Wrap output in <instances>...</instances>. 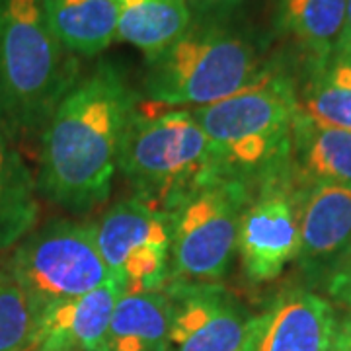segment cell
<instances>
[{
    "mask_svg": "<svg viewBox=\"0 0 351 351\" xmlns=\"http://www.w3.org/2000/svg\"><path fill=\"white\" fill-rule=\"evenodd\" d=\"M38 330V316L22 287L0 265V351H27Z\"/></svg>",
    "mask_w": 351,
    "mask_h": 351,
    "instance_id": "44dd1931",
    "label": "cell"
},
{
    "mask_svg": "<svg viewBox=\"0 0 351 351\" xmlns=\"http://www.w3.org/2000/svg\"><path fill=\"white\" fill-rule=\"evenodd\" d=\"M346 55H348V53H346Z\"/></svg>",
    "mask_w": 351,
    "mask_h": 351,
    "instance_id": "484cf974",
    "label": "cell"
},
{
    "mask_svg": "<svg viewBox=\"0 0 351 351\" xmlns=\"http://www.w3.org/2000/svg\"><path fill=\"white\" fill-rule=\"evenodd\" d=\"M6 269L36 316L55 302L86 295L113 277L96 242V225L69 219L49 221L25 234L12 248Z\"/></svg>",
    "mask_w": 351,
    "mask_h": 351,
    "instance_id": "8992f818",
    "label": "cell"
},
{
    "mask_svg": "<svg viewBox=\"0 0 351 351\" xmlns=\"http://www.w3.org/2000/svg\"><path fill=\"white\" fill-rule=\"evenodd\" d=\"M51 29L75 57H96L117 39L113 0H41Z\"/></svg>",
    "mask_w": 351,
    "mask_h": 351,
    "instance_id": "ac0fdd59",
    "label": "cell"
},
{
    "mask_svg": "<svg viewBox=\"0 0 351 351\" xmlns=\"http://www.w3.org/2000/svg\"><path fill=\"white\" fill-rule=\"evenodd\" d=\"M78 76L41 0H0V129L8 138L41 137Z\"/></svg>",
    "mask_w": 351,
    "mask_h": 351,
    "instance_id": "3957f363",
    "label": "cell"
},
{
    "mask_svg": "<svg viewBox=\"0 0 351 351\" xmlns=\"http://www.w3.org/2000/svg\"><path fill=\"white\" fill-rule=\"evenodd\" d=\"M96 225L101 258L125 293L164 291L170 283L172 215L137 197L110 207Z\"/></svg>",
    "mask_w": 351,
    "mask_h": 351,
    "instance_id": "ba28073f",
    "label": "cell"
},
{
    "mask_svg": "<svg viewBox=\"0 0 351 351\" xmlns=\"http://www.w3.org/2000/svg\"><path fill=\"white\" fill-rule=\"evenodd\" d=\"M170 313L166 291L123 293L113 308L104 351H166Z\"/></svg>",
    "mask_w": 351,
    "mask_h": 351,
    "instance_id": "e0dca14e",
    "label": "cell"
},
{
    "mask_svg": "<svg viewBox=\"0 0 351 351\" xmlns=\"http://www.w3.org/2000/svg\"><path fill=\"white\" fill-rule=\"evenodd\" d=\"M191 115L211 141L223 178L252 188L287 174L297 117L289 76L267 66L250 86Z\"/></svg>",
    "mask_w": 351,
    "mask_h": 351,
    "instance_id": "277c9868",
    "label": "cell"
},
{
    "mask_svg": "<svg viewBox=\"0 0 351 351\" xmlns=\"http://www.w3.org/2000/svg\"><path fill=\"white\" fill-rule=\"evenodd\" d=\"M297 113L313 123L351 131V55L334 53L313 66V76L301 94Z\"/></svg>",
    "mask_w": 351,
    "mask_h": 351,
    "instance_id": "ffe728a7",
    "label": "cell"
},
{
    "mask_svg": "<svg viewBox=\"0 0 351 351\" xmlns=\"http://www.w3.org/2000/svg\"><path fill=\"white\" fill-rule=\"evenodd\" d=\"M346 4L348 0H276L274 25L314 66L328 61L338 47Z\"/></svg>",
    "mask_w": 351,
    "mask_h": 351,
    "instance_id": "9a60e30c",
    "label": "cell"
},
{
    "mask_svg": "<svg viewBox=\"0 0 351 351\" xmlns=\"http://www.w3.org/2000/svg\"><path fill=\"white\" fill-rule=\"evenodd\" d=\"M336 320L324 297L291 289L250 318L242 351H328Z\"/></svg>",
    "mask_w": 351,
    "mask_h": 351,
    "instance_id": "8fae6325",
    "label": "cell"
},
{
    "mask_svg": "<svg viewBox=\"0 0 351 351\" xmlns=\"http://www.w3.org/2000/svg\"><path fill=\"white\" fill-rule=\"evenodd\" d=\"M117 39L137 47L145 59L174 43L191 22L188 0H113Z\"/></svg>",
    "mask_w": 351,
    "mask_h": 351,
    "instance_id": "d6986e66",
    "label": "cell"
},
{
    "mask_svg": "<svg viewBox=\"0 0 351 351\" xmlns=\"http://www.w3.org/2000/svg\"><path fill=\"white\" fill-rule=\"evenodd\" d=\"M334 53H348V55H351V0H348V4H346V22H343L338 47H336Z\"/></svg>",
    "mask_w": 351,
    "mask_h": 351,
    "instance_id": "cb8c5ba5",
    "label": "cell"
},
{
    "mask_svg": "<svg viewBox=\"0 0 351 351\" xmlns=\"http://www.w3.org/2000/svg\"><path fill=\"white\" fill-rule=\"evenodd\" d=\"M326 291L332 301L351 311V252L328 277Z\"/></svg>",
    "mask_w": 351,
    "mask_h": 351,
    "instance_id": "7402d4cb",
    "label": "cell"
},
{
    "mask_svg": "<svg viewBox=\"0 0 351 351\" xmlns=\"http://www.w3.org/2000/svg\"><path fill=\"white\" fill-rule=\"evenodd\" d=\"M301 248L299 201L289 188V178L260 184L244 209L239 232V256L254 283L274 281L285 265L297 260Z\"/></svg>",
    "mask_w": 351,
    "mask_h": 351,
    "instance_id": "9c48e42d",
    "label": "cell"
},
{
    "mask_svg": "<svg viewBox=\"0 0 351 351\" xmlns=\"http://www.w3.org/2000/svg\"><path fill=\"white\" fill-rule=\"evenodd\" d=\"M119 172L135 191L133 197L164 213H174L223 178L213 145L191 110L141 106L127 127Z\"/></svg>",
    "mask_w": 351,
    "mask_h": 351,
    "instance_id": "5b68a950",
    "label": "cell"
},
{
    "mask_svg": "<svg viewBox=\"0 0 351 351\" xmlns=\"http://www.w3.org/2000/svg\"><path fill=\"white\" fill-rule=\"evenodd\" d=\"M289 166L299 186L351 188V131L313 123L297 113Z\"/></svg>",
    "mask_w": 351,
    "mask_h": 351,
    "instance_id": "5bb4252c",
    "label": "cell"
},
{
    "mask_svg": "<svg viewBox=\"0 0 351 351\" xmlns=\"http://www.w3.org/2000/svg\"><path fill=\"white\" fill-rule=\"evenodd\" d=\"M250 197V186L221 178L170 213V283H217L226 276Z\"/></svg>",
    "mask_w": 351,
    "mask_h": 351,
    "instance_id": "52a82bcc",
    "label": "cell"
},
{
    "mask_svg": "<svg viewBox=\"0 0 351 351\" xmlns=\"http://www.w3.org/2000/svg\"><path fill=\"white\" fill-rule=\"evenodd\" d=\"M135 108L137 96L112 61L78 76L41 131L39 193L71 213L108 199Z\"/></svg>",
    "mask_w": 351,
    "mask_h": 351,
    "instance_id": "6da1fadb",
    "label": "cell"
},
{
    "mask_svg": "<svg viewBox=\"0 0 351 351\" xmlns=\"http://www.w3.org/2000/svg\"><path fill=\"white\" fill-rule=\"evenodd\" d=\"M328 351H351V316L336 320L334 336Z\"/></svg>",
    "mask_w": 351,
    "mask_h": 351,
    "instance_id": "603a6c76",
    "label": "cell"
},
{
    "mask_svg": "<svg viewBox=\"0 0 351 351\" xmlns=\"http://www.w3.org/2000/svg\"><path fill=\"white\" fill-rule=\"evenodd\" d=\"M125 293L117 277L69 301L55 302L38 316L27 351H104L113 308Z\"/></svg>",
    "mask_w": 351,
    "mask_h": 351,
    "instance_id": "4fadbf2b",
    "label": "cell"
},
{
    "mask_svg": "<svg viewBox=\"0 0 351 351\" xmlns=\"http://www.w3.org/2000/svg\"><path fill=\"white\" fill-rule=\"evenodd\" d=\"M230 12L201 4L174 43L145 59L143 92L151 104L195 110L225 100L263 75L267 66L260 45Z\"/></svg>",
    "mask_w": 351,
    "mask_h": 351,
    "instance_id": "7a4b0ae2",
    "label": "cell"
},
{
    "mask_svg": "<svg viewBox=\"0 0 351 351\" xmlns=\"http://www.w3.org/2000/svg\"><path fill=\"white\" fill-rule=\"evenodd\" d=\"M301 248L308 279H326L351 252V188L304 186L297 193Z\"/></svg>",
    "mask_w": 351,
    "mask_h": 351,
    "instance_id": "7c38bea8",
    "label": "cell"
},
{
    "mask_svg": "<svg viewBox=\"0 0 351 351\" xmlns=\"http://www.w3.org/2000/svg\"><path fill=\"white\" fill-rule=\"evenodd\" d=\"M166 351H242L250 316L217 283H170Z\"/></svg>",
    "mask_w": 351,
    "mask_h": 351,
    "instance_id": "30bf717a",
    "label": "cell"
},
{
    "mask_svg": "<svg viewBox=\"0 0 351 351\" xmlns=\"http://www.w3.org/2000/svg\"><path fill=\"white\" fill-rule=\"evenodd\" d=\"M39 219V189L16 143L0 129V254L29 234Z\"/></svg>",
    "mask_w": 351,
    "mask_h": 351,
    "instance_id": "2e32d148",
    "label": "cell"
},
{
    "mask_svg": "<svg viewBox=\"0 0 351 351\" xmlns=\"http://www.w3.org/2000/svg\"><path fill=\"white\" fill-rule=\"evenodd\" d=\"M201 2H209V0H201Z\"/></svg>",
    "mask_w": 351,
    "mask_h": 351,
    "instance_id": "d4e9b609",
    "label": "cell"
}]
</instances>
